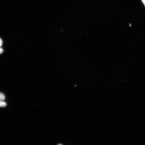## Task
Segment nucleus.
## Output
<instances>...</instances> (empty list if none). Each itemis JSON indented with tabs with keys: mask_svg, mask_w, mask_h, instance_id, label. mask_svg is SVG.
Listing matches in <instances>:
<instances>
[{
	"mask_svg": "<svg viewBox=\"0 0 145 145\" xmlns=\"http://www.w3.org/2000/svg\"><path fill=\"white\" fill-rule=\"evenodd\" d=\"M3 43V41L1 39V40H0V45H1V47L2 46Z\"/></svg>",
	"mask_w": 145,
	"mask_h": 145,
	"instance_id": "7ed1b4c3",
	"label": "nucleus"
},
{
	"mask_svg": "<svg viewBox=\"0 0 145 145\" xmlns=\"http://www.w3.org/2000/svg\"><path fill=\"white\" fill-rule=\"evenodd\" d=\"M6 103L5 102L3 101H1L0 103V106L1 107H5L6 106Z\"/></svg>",
	"mask_w": 145,
	"mask_h": 145,
	"instance_id": "f03ea898",
	"label": "nucleus"
},
{
	"mask_svg": "<svg viewBox=\"0 0 145 145\" xmlns=\"http://www.w3.org/2000/svg\"><path fill=\"white\" fill-rule=\"evenodd\" d=\"M142 1L145 7V0H142Z\"/></svg>",
	"mask_w": 145,
	"mask_h": 145,
	"instance_id": "39448f33",
	"label": "nucleus"
},
{
	"mask_svg": "<svg viewBox=\"0 0 145 145\" xmlns=\"http://www.w3.org/2000/svg\"><path fill=\"white\" fill-rule=\"evenodd\" d=\"M3 50L1 48V51H0V53H1V54H2V53H3Z\"/></svg>",
	"mask_w": 145,
	"mask_h": 145,
	"instance_id": "20e7f679",
	"label": "nucleus"
},
{
	"mask_svg": "<svg viewBox=\"0 0 145 145\" xmlns=\"http://www.w3.org/2000/svg\"><path fill=\"white\" fill-rule=\"evenodd\" d=\"M58 145H62V144H58Z\"/></svg>",
	"mask_w": 145,
	"mask_h": 145,
	"instance_id": "423d86ee",
	"label": "nucleus"
},
{
	"mask_svg": "<svg viewBox=\"0 0 145 145\" xmlns=\"http://www.w3.org/2000/svg\"><path fill=\"white\" fill-rule=\"evenodd\" d=\"M5 98L4 94L2 93H1V94H0V100H1V101H4L5 99Z\"/></svg>",
	"mask_w": 145,
	"mask_h": 145,
	"instance_id": "f257e3e1",
	"label": "nucleus"
}]
</instances>
